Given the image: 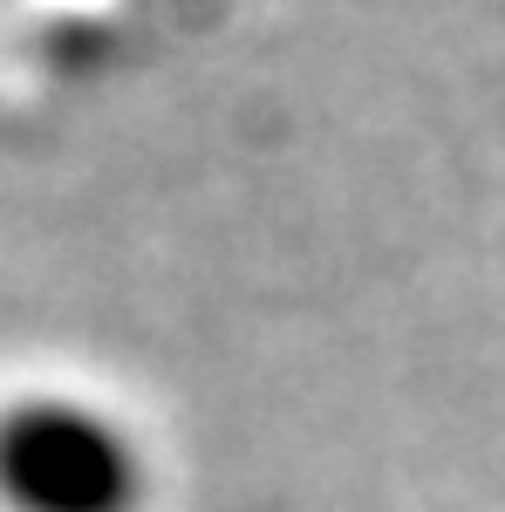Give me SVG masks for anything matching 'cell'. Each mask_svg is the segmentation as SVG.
I'll use <instances>...</instances> for the list:
<instances>
[{"label":"cell","mask_w":505,"mask_h":512,"mask_svg":"<svg viewBox=\"0 0 505 512\" xmlns=\"http://www.w3.org/2000/svg\"><path fill=\"white\" fill-rule=\"evenodd\" d=\"M0 499L14 512H137L144 458L117 417L76 396H21L0 410Z\"/></svg>","instance_id":"1"}]
</instances>
